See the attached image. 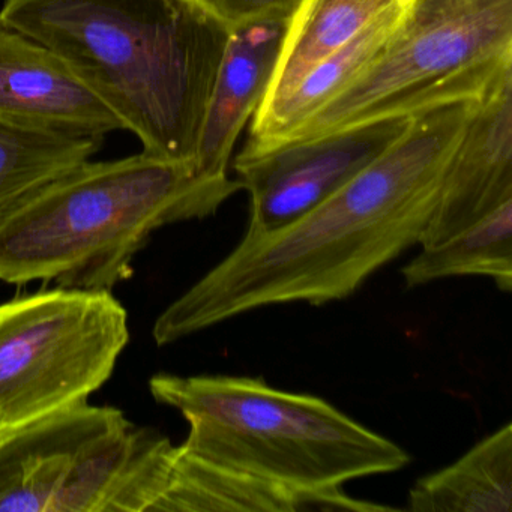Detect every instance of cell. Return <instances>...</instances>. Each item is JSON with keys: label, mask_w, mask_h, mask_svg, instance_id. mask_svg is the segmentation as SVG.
Returning <instances> with one entry per match:
<instances>
[{"label": "cell", "mask_w": 512, "mask_h": 512, "mask_svg": "<svg viewBox=\"0 0 512 512\" xmlns=\"http://www.w3.org/2000/svg\"><path fill=\"white\" fill-rule=\"evenodd\" d=\"M508 71L512 0H406L373 64L278 143L413 115L442 101L479 100Z\"/></svg>", "instance_id": "6"}, {"label": "cell", "mask_w": 512, "mask_h": 512, "mask_svg": "<svg viewBox=\"0 0 512 512\" xmlns=\"http://www.w3.org/2000/svg\"><path fill=\"white\" fill-rule=\"evenodd\" d=\"M512 200V71L476 104L440 182L421 247L439 244Z\"/></svg>", "instance_id": "10"}, {"label": "cell", "mask_w": 512, "mask_h": 512, "mask_svg": "<svg viewBox=\"0 0 512 512\" xmlns=\"http://www.w3.org/2000/svg\"><path fill=\"white\" fill-rule=\"evenodd\" d=\"M407 289L454 277H487L497 289L512 290V200L463 232L422 247L401 269Z\"/></svg>", "instance_id": "16"}, {"label": "cell", "mask_w": 512, "mask_h": 512, "mask_svg": "<svg viewBox=\"0 0 512 512\" xmlns=\"http://www.w3.org/2000/svg\"><path fill=\"white\" fill-rule=\"evenodd\" d=\"M178 446L89 401L0 433V512H154Z\"/></svg>", "instance_id": "5"}, {"label": "cell", "mask_w": 512, "mask_h": 512, "mask_svg": "<svg viewBox=\"0 0 512 512\" xmlns=\"http://www.w3.org/2000/svg\"><path fill=\"white\" fill-rule=\"evenodd\" d=\"M349 496L343 487L304 490L191 457L178 446L169 485L154 512L397 511Z\"/></svg>", "instance_id": "12"}, {"label": "cell", "mask_w": 512, "mask_h": 512, "mask_svg": "<svg viewBox=\"0 0 512 512\" xmlns=\"http://www.w3.org/2000/svg\"><path fill=\"white\" fill-rule=\"evenodd\" d=\"M103 137L68 136L0 122V217L23 197L91 160Z\"/></svg>", "instance_id": "17"}, {"label": "cell", "mask_w": 512, "mask_h": 512, "mask_svg": "<svg viewBox=\"0 0 512 512\" xmlns=\"http://www.w3.org/2000/svg\"><path fill=\"white\" fill-rule=\"evenodd\" d=\"M290 20H257L230 31L197 149L200 175L229 176L236 139L265 100Z\"/></svg>", "instance_id": "11"}, {"label": "cell", "mask_w": 512, "mask_h": 512, "mask_svg": "<svg viewBox=\"0 0 512 512\" xmlns=\"http://www.w3.org/2000/svg\"><path fill=\"white\" fill-rule=\"evenodd\" d=\"M400 0H304L290 20L260 110L280 103L323 59L355 38Z\"/></svg>", "instance_id": "15"}, {"label": "cell", "mask_w": 512, "mask_h": 512, "mask_svg": "<svg viewBox=\"0 0 512 512\" xmlns=\"http://www.w3.org/2000/svg\"><path fill=\"white\" fill-rule=\"evenodd\" d=\"M241 190L239 179L145 152L85 161L0 217V283L113 290L155 232L211 217Z\"/></svg>", "instance_id": "3"}, {"label": "cell", "mask_w": 512, "mask_h": 512, "mask_svg": "<svg viewBox=\"0 0 512 512\" xmlns=\"http://www.w3.org/2000/svg\"><path fill=\"white\" fill-rule=\"evenodd\" d=\"M149 391L190 425L179 445L185 454L265 481L326 490L410 463L394 440L329 401L274 388L262 377L158 373Z\"/></svg>", "instance_id": "4"}, {"label": "cell", "mask_w": 512, "mask_h": 512, "mask_svg": "<svg viewBox=\"0 0 512 512\" xmlns=\"http://www.w3.org/2000/svg\"><path fill=\"white\" fill-rule=\"evenodd\" d=\"M406 511L512 512V424L479 440L457 461L419 478Z\"/></svg>", "instance_id": "14"}, {"label": "cell", "mask_w": 512, "mask_h": 512, "mask_svg": "<svg viewBox=\"0 0 512 512\" xmlns=\"http://www.w3.org/2000/svg\"><path fill=\"white\" fill-rule=\"evenodd\" d=\"M230 29L265 19H292L304 0H199Z\"/></svg>", "instance_id": "18"}, {"label": "cell", "mask_w": 512, "mask_h": 512, "mask_svg": "<svg viewBox=\"0 0 512 512\" xmlns=\"http://www.w3.org/2000/svg\"><path fill=\"white\" fill-rule=\"evenodd\" d=\"M404 5L406 0L392 5L349 43L323 59L280 103L254 113L247 148L281 142L346 89L380 55Z\"/></svg>", "instance_id": "13"}, {"label": "cell", "mask_w": 512, "mask_h": 512, "mask_svg": "<svg viewBox=\"0 0 512 512\" xmlns=\"http://www.w3.org/2000/svg\"><path fill=\"white\" fill-rule=\"evenodd\" d=\"M0 122L103 139L125 130L112 107L67 62L4 23H0Z\"/></svg>", "instance_id": "9"}, {"label": "cell", "mask_w": 512, "mask_h": 512, "mask_svg": "<svg viewBox=\"0 0 512 512\" xmlns=\"http://www.w3.org/2000/svg\"><path fill=\"white\" fill-rule=\"evenodd\" d=\"M130 341L112 290L55 286L0 304V433L89 401Z\"/></svg>", "instance_id": "7"}, {"label": "cell", "mask_w": 512, "mask_h": 512, "mask_svg": "<svg viewBox=\"0 0 512 512\" xmlns=\"http://www.w3.org/2000/svg\"><path fill=\"white\" fill-rule=\"evenodd\" d=\"M410 121L412 115L385 116L311 139L245 146L235 170L251 197L247 232L281 229L322 205L400 139Z\"/></svg>", "instance_id": "8"}, {"label": "cell", "mask_w": 512, "mask_h": 512, "mask_svg": "<svg viewBox=\"0 0 512 512\" xmlns=\"http://www.w3.org/2000/svg\"><path fill=\"white\" fill-rule=\"evenodd\" d=\"M476 98L413 113L407 130L322 205L272 232H245L235 250L172 302L152 328L176 343L269 305H319L356 292L421 242Z\"/></svg>", "instance_id": "1"}, {"label": "cell", "mask_w": 512, "mask_h": 512, "mask_svg": "<svg viewBox=\"0 0 512 512\" xmlns=\"http://www.w3.org/2000/svg\"><path fill=\"white\" fill-rule=\"evenodd\" d=\"M0 23L67 62L142 152L196 166L232 31L199 0H5Z\"/></svg>", "instance_id": "2"}]
</instances>
